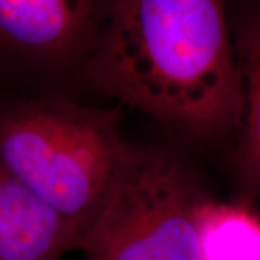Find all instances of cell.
I'll list each match as a JSON object with an SVG mask.
<instances>
[{
	"instance_id": "cell-1",
	"label": "cell",
	"mask_w": 260,
	"mask_h": 260,
	"mask_svg": "<svg viewBox=\"0 0 260 260\" xmlns=\"http://www.w3.org/2000/svg\"><path fill=\"white\" fill-rule=\"evenodd\" d=\"M78 83L201 142L236 138L229 0H113Z\"/></svg>"
},
{
	"instance_id": "cell-2",
	"label": "cell",
	"mask_w": 260,
	"mask_h": 260,
	"mask_svg": "<svg viewBox=\"0 0 260 260\" xmlns=\"http://www.w3.org/2000/svg\"><path fill=\"white\" fill-rule=\"evenodd\" d=\"M119 123L117 110L68 94H0V162L73 227L78 247L129 145Z\"/></svg>"
},
{
	"instance_id": "cell-3",
	"label": "cell",
	"mask_w": 260,
	"mask_h": 260,
	"mask_svg": "<svg viewBox=\"0 0 260 260\" xmlns=\"http://www.w3.org/2000/svg\"><path fill=\"white\" fill-rule=\"evenodd\" d=\"M208 198L181 156L129 143L78 250L83 260H201L198 217Z\"/></svg>"
},
{
	"instance_id": "cell-4",
	"label": "cell",
	"mask_w": 260,
	"mask_h": 260,
	"mask_svg": "<svg viewBox=\"0 0 260 260\" xmlns=\"http://www.w3.org/2000/svg\"><path fill=\"white\" fill-rule=\"evenodd\" d=\"M113 0H0V83L64 94L78 83Z\"/></svg>"
},
{
	"instance_id": "cell-5",
	"label": "cell",
	"mask_w": 260,
	"mask_h": 260,
	"mask_svg": "<svg viewBox=\"0 0 260 260\" xmlns=\"http://www.w3.org/2000/svg\"><path fill=\"white\" fill-rule=\"evenodd\" d=\"M229 15L243 91L233 175L239 201L250 204L260 198V0H229Z\"/></svg>"
},
{
	"instance_id": "cell-6",
	"label": "cell",
	"mask_w": 260,
	"mask_h": 260,
	"mask_svg": "<svg viewBox=\"0 0 260 260\" xmlns=\"http://www.w3.org/2000/svg\"><path fill=\"white\" fill-rule=\"evenodd\" d=\"M77 249L73 227L0 162V260H61Z\"/></svg>"
},
{
	"instance_id": "cell-7",
	"label": "cell",
	"mask_w": 260,
	"mask_h": 260,
	"mask_svg": "<svg viewBox=\"0 0 260 260\" xmlns=\"http://www.w3.org/2000/svg\"><path fill=\"white\" fill-rule=\"evenodd\" d=\"M201 260H260V215L246 203L208 198L198 217Z\"/></svg>"
}]
</instances>
